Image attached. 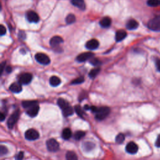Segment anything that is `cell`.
<instances>
[{"instance_id":"26","label":"cell","mask_w":160,"mask_h":160,"mask_svg":"<svg viewBox=\"0 0 160 160\" xmlns=\"http://www.w3.org/2000/svg\"><path fill=\"white\" fill-rule=\"evenodd\" d=\"M147 5L151 7H157L160 6V0H148Z\"/></svg>"},{"instance_id":"6","label":"cell","mask_w":160,"mask_h":160,"mask_svg":"<svg viewBox=\"0 0 160 160\" xmlns=\"http://www.w3.org/2000/svg\"><path fill=\"white\" fill-rule=\"evenodd\" d=\"M35 59L39 63L43 65H48L50 63V59L46 55V54L38 53L35 54Z\"/></svg>"},{"instance_id":"28","label":"cell","mask_w":160,"mask_h":160,"mask_svg":"<svg viewBox=\"0 0 160 160\" xmlns=\"http://www.w3.org/2000/svg\"><path fill=\"white\" fill-rule=\"evenodd\" d=\"M100 71H101V70L99 68H95L94 69H93L89 73V77L91 78H95L96 76L99 74Z\"/></svg>"},{"instance_id":"15","label":"cell","mask_w":160,"mask_h":160,"mask_svg":"<svg viewBox=\"0 0 160 160\" xmlns=\"http://www.w3.org/2000/svg\"><path fill=\"white\" fill-rule=\"evenodd\" d=\"M126 36H127V33L123 29H120L116 32L115 39L117 42H119L123 41Z\"/></svg>"},{"instance_id":"4","label":"cell","mask_w":160,"mask_h":160,"mask_svg":"<svg viewBox=\"0 0 160 160\" xmlns=\"http://www.w3.org/2000/svg\"><path fill=\"white\" fill-rule=\"evenodd\" d=\"M24 136L29 141H34L40 138V134L35 129H29L25 132Z\"/></svg>"},{"instance_id":"23","label":"cell","mask_w":160,"mask_h":160,"mask_svg":"<svg viewBox=\"0 0 160 160\" xmlns=\"http://www.w3.org/2000/svg\"><path fill=\"white\" fill-rule=\"evenodd\" d=\"M38 104V102L36 101H24L22 103V106L24 108L28 109L33 106Z\"/></svg>"},{"instance_id":"9","label":"cell","mask_w":160,"mask_h":160,"mask_svg":"<svg viewBox=\"0 0 160 160\" xmlns=\"http://www.w3.org/2000/svg\"><path fill=\"white\" fill-rule=\"evenodd\" d=\"M94 56V54L91 52H85L81 54H79L77 58V60L79 62H84L88 60H91V59Z\"/></svg>"},{"instance_id":"19","label":"cell","mask_w":160,"mask_h":160,"mask_svg":"<svg viewBox=\"0 0 160 160\" xmlns=\"http://www.w3.org/2000/svg\"><path fill=\"white\" fill-rule=\"evenodd\" d=\"M95 147V145L93 143L90 141H87L83 143V149L85 151H90L93 150Z\"/></svg>"},{"instance_id":"27","label":"cell","mask_w":160,"mask_h":160,"mask_svg":"<svg viewBox=\"0 0 160 160\" xmlns=\"http://www.w3.org/2000/svg\"><path fill=\"white\" fill-rule=\"evenodd\" d=\"M76 22V17L73 14H70L69 15L67 16L66 18V22L67 24H73Z\"/></svg>"},{"instance_id":"22","label":"cell","mask_w":160,"mask_h":160,"mask_svg":"<svg viewBox=\"0 0 160 160\" xmlns=\"http://www.w3.org/2000/svg\"><path fill=\"white\" fill-rule=\"evenodd\" d=\"M71 135H72V132H71V130L70 128H66L63 129L62 133V137L64 140H69L71 137Z\"/></svg>"},{"instance_id":"40","label":"cell","mask_w":160,"mask_h":160,"mask_svg":"<svg viewBox=\"0 0 160 160\" xmlns=\"http://www.w3.org/2000/svg\"><path fill=\"white\" fill-rule=\"evenodd\" d=\"M6 72L8 73H10L11 72V71H12V68H11V66H8L6 69Z\"/></svg>"},{"instance_id":"34","label":"cell","mask_w":160,"mask_h":160,"mask_svg":"<svg viewBox=\"0 0 160 160\" xmlns=\"http://www.w3.org/2000/svg\"><path fill=\"white\" fill-rule=\"evenodd\" d=\"M90 63L92 65H93L95 66H97L101 64V62L99 60H98L97 58H92L90 60Z\"/></svg>"},{"instance_id":"8","label":"cell","mask_w":160,"mask_h":160,"mask_svg":"<svg viewBox=\"0 0 160 160\" xmlns=\"http://www.w3.org/2000/svg\"><path fill=\"white\" fill-rule=\"evenodd\" d=\"M26 18L30 23H38L40 21V17L36 12L29 11L26 13Z\"/></svg>"},{"instance_id":"36","label":"cell","mask_w":160,"mask_h":160,"mask_svg":"<svg viewBox=\"0 0 160 160\" xmlns=\"http://www.w3.org/2000/svg\"><path fill=\"white\" fill-rule=\"evenodd\" d=\"M24 158V153L22 151H21V152L18 153V154L16 156V159L17 160H22Z\"/></svg>"},{"instance_id":"17","label":"cell","mask_w":160,"mask_h":160,"mask_svg":"<svg viewBox=\"0 0 160 160\" xmlns=\"http://www.w3.org/2000/svg\"><path fill=\"white\" fill-rule=\"evenodd\" d=\"M71 3L74 6L78 8L80 10H85L86 5L84 0H71Z\"/></svg>"},{"instance_id":"37","label":"cell","mask_w":160,"mask_h":160,"mask_svg":"<svg viewBox=\"0 0 160 160\" xmlns=\"http://www.w3.org/2000/svg\"><path fill=\"white\" fill-rule=\"evenodd\" d=\"M156 66H157V70L160 72V59H157L155 61Z\"/></svg>"},{"instance_id":"25","label":"cell","mask_w":160,"mask_h":160,"mask_svg":"<svg viewBox=\"0 0 160 160\" xmlns=\"http://www.w3.org/2000/svg\"><path fill=\"white\" fill-rule=\"evenodd\" d=\"M66 160H78L77 154L73 151H68L66 154Z\"/></svg>"},{"instance_id":"21","label":"cell","mask_w":160,"mask_h":160,"mask_svg":"<svg viewBox=\"0 0 160 160\" xmlns=\"http://www.w3.org/2000/svg\"><path fill=\"white\" fill-rule=\"evenodd\" d=\"M62 112H63V115L65 117H68L72 115L74 113V110L73 108L71 107L70 105H69L68 106H67L65 109H62Z\"/></svg>"},{"instance_id":"38","label":"cell","mask_w":160,"mask_h":160,"mask_svg":"<svg viewBox=\"0 0 160 160\" xmlns=\"http://www.w3.org/2000/svg\"><path fill=\"white\" fill-rule=\"evenodd\" d=\"M155 145L157 147H158V148H160V134L158 136V138L157 139V141H156Z\"/></svg>"},{"instance_id":"11","label":"cell","mask_w":160,"mask_h":160,"mask_svg":"<svg viewBox=\"0 0 160 160\" xmlns=\"http://www.w3.org/2000/svg\"><path fill=\"white\" fill-rule=\"evenodd\" d=\"M39 110H40V107L38 105L36 104V105H35V106H33L27 109L26 113L28 116L33 118V117H35L36 116H37L38 114Z\"/></svg>"},{"instance_id":"41","label":"cell","mask_w":160,"mask_h":160,"mask_svg":"<svg viewBox=\"0 0 160 160\" xmlns=\"http://www.w3.org/2000/svg\"><path fill=\"white\" fill-rule=\"evenodd\" d=\"M84 108H85V109H86V110H90L91 109V106H88V105H85V107H84Z\"/></svg>"},{"instance_id":"35","label":"cell","mask_w":160,"mask_h":160,"mask_svg":"<svg viewBox=\"0 0 160 160\" xmlns=\"http://www.w3.org/2000/svg\"><path fill=\"white\" fill-rule=\"evenodd\" d=\"M6 28L5 27L3 26V25H1V26H0V34H1V36H3L6 34Z\"/></svg>"},{"instance_id":"31","label":"cell","mask_w":160,"mask_h":160,"mask_svg":"<svg viewBox=\"0 0 160 160\" xmlns=\"http://www.w3.org/2000/svg\"><path fill=\"white\" fill-rule=\"evenodd\" d=\"M74 109H75V111L76 113H77V114L80 116L81 118H83V115H84V112H83V109L81 108V107L79 106V105H77L74 107Z\"/></svg>"},{"instance_id":"33","label":"cell","mask_w":160,"mask_h":160,"mask_svg":"<svg viewBox=\"0 0 160 160\" xmlns=\"http://www.w3.org/2000/svg\"><path fill=\"white\" fill-rule=\"evenodd\" d=\"M8 150L6 147L3 145H1V146H0V155L3 157L4 155H6L8 153Z\"/></svg>"},{"instance_id":"14","label":"cell","mask_w":160,"mask_h":160,"mask_svg":"<svg viewBox=\"0 0 160 160\" xmlns=\"http://www.w3.org/2000/svg\"><path fill=\"white\" fill-rule=\"evenodd\" d=\"M10 90L15 93H19L22 91V84L19 83H13L10 86Z\"/></svg>"},{"instance_id":"39","label":"cell","mask_w":160,"mask_h":160,"mask_svg":"<svg viewBox=\"0 0 160 160\" xmlns=\"http://www.w3.org/2000/svg\"><path fill=\"white\" fill-rule=\"evenodd\" d=\"M5 117H6V115L5 114H4L3 113H1V114H0V120H1V121H3L5 119Z\"/></svg>"},{"instance_id":"5","label":"cell","mask_w":160,"mask_h":160,"mask_svg":"<svg viewBox=\"0 0 160 160\" xmlns=\"http://www.w3.org/2000/svg\"><path fill=\"white\" fill-rule=\"evenodd\" d=\"M19 111L16 110L15 111L13 114L11 115V116L9 118V119L8 120L7 124L8 128L10 129H12L14 127L15 125L16 124V122L19 119Z\"/></svg>"},{"instance_id":"20","label":"cell","mask_w":160,"mask_h":160,"mask_svg":"<svg viewBox=\"0 0 160 160\" xmlns=\"http://www.w3.org/2000/svg\"><path fill=\"white\" fill-rule=\"evenodd\" d=\"M49 83L51 86L53 87H56L59 86L61 84V79L59 78L58 77H55L53 76L51 77L49 79Z\"/></svg>"},{"instance_id":"3","label":"cell","mask_w":160,"mask_h":160,"mask_svg":"<svg viewBox=\"0 0 160 160\" xmlns=\"http://www.w3.org/2000/svg\"><path fill=\"white\" fill-rule=\"evenodd\" d=\"M46 147L48 151L51 152H55L60 148V144L55 139H49L46 141Z\"/></svg>"},{"instance_id":"32","label":"cell","mask_w":160,"mask_h":160,"mask_svg":"<svg viewBox=\"0 0 160 160\" xmlns=\"http://www.w3.org/2000/svg\"><path fill=\"white\" fill-rule=\"evenodd\" d=\"M85 81V79L83 78V77H79L77 78L76 79L73 80V81L71 82V85H79V84H81L84 82Z\"/></svg>"},{"instance_id":"24","label":"cell","mask_w":160,"mask_h":160,"mask_svg":"<svg viewBox=\"0 0 160 160\" xmlns=\"http://www.w3.org/2000/svg\"><path fill=\"white\" fill-rule=\"evenodd\" d=\"M58 105L61 109H65L67 106H68L70 104L66 102V101L63 98H60L58 99Z\"/></svg>"},{"instance_id":"18","label":"cell","mask_w":160,"mask_h":160,"mask_svg":"<svg viewBox=\"0 0 160 160\" xmlns=\"http://www.w3.org/2000/svg\"><path fill=\"white\" fill-rule=\"evenodd\" d=\"M100 26L103 28H108L111 24V19L109 17H104L99 22Z\"/></svg>"},{"instance_id":"12","label":"cell","mask_w":160,"mask_h":160,"mask_svg":"<svg viewBox=\"0 0 160 160\" xmlns=\"http://www.w3.org/2000/svg\"><path fill=\"white\" fill-rule=\"evenodd\" d=\"M99 44L98 40L95 39H92L90 41H88L86 43V48L90 50H95L98 48Z\"/></svg>"},{"instance_id":"1","label":"cell","mask_w":160,"mask_h":160,"mask_svg":"<svg viewBox=\"0 0 160 160\" xmlns=\"http://www.w3.org/2000/svg\"><path fill=\"white\" fill-rule=\"evenodd\" d=\"M90 110L95 113L96 119L99 121H102L106 118L110 113V109L108 107L97 108L96 106H91Z\"/></svg>"},{"instance_id":"30","label":"cell","mask_w":160,"mask_h":160,"mask_svg":"<svg viewBox=\"0 0 160 160\" xmlns=\"http://www.w3.org/2000/svg\"><path fill=\"white\" fill-rule=\"evenodd\" d=\"M125 136L124 134L123 133H120L116 136L115 141L117 143H118V144H121V143L125 141Z\"/></svg>"},{"instance_id":"7","label":"cell","mask_w":160,"mask_h":160,"mask_svg":"<svg viewBox=\"0 0 160 160\" xmlns=\"http://www.w3.org/2000/svg\"><path fill=\"white\" fill-rule=\"evenodd\" d=\"M33 76L31 73H25L20 75L19 78V83L22 85H28L32 81Z\"/></svg>"},{"instance_id":"13","label":"cell","mask_w":160,"mask_h":160,"mask_svg":"<svg viewBox=\"0 0 160 160\" xmlns=\"http://www.w3.org/2000/svg\"><path fill=\"white\" fill-rule=\"evenodd\" d=\"M63 42V40L61 37L55 36H53L51 39V40H50L49 44L53 48H55V47H57L58 46L60 45L61 43H62Z\"/></svg>"},{"instance_id":"16","label":"cell","mask_w":160,"mask_h":160,"mask_svg":"<svg viewBox=\"0 0 160 160\" xmlns=\"http://www.w3.org/2000/svg\"><path fill=\"white\" fill-rule=\"evenodd\" d=\"M139 26L138 23L134 19H130L126 23V28L129 30H134V29H137V28Z\"/></svg>"},{"instance_id":"10","label":"cell","mask_w":160,"mask_h":160,"mask_svg":"<svg viewBox=\"0 0 160 160\" xmlns=\"http://www.w3.org/2000/svg\"><path fill=\"white\" fill-rule=\"evenodd\" d=\"M126 151L129 154H136L138 151V146L134 142H129L126 146Z\"/></svg>"},{"instance_id":"29","label":"cell","mask_w":160,"mask_h":160,"mask_svg":"<svg viewBox=\"0 0 160 160\" xmlns=\"http://www.w3.org/2000/svg\"><path fill=\"white\" fill-rule=\"evenodd\" d=\"M85 132L83 131H78L74 134V139L77 140H79L85 136Z\"/></svg>"},{"instance_id":"2","label":"cell","mask_w":160,"mask_h":160,"mask_svg":"<svg viewBox=\"0 0 160 160\" xmlns=\"http://www.w3.org/2000/svg\"><path fill=\"white\" fill-rule=\"evenodd\" d=\"M148 27L153 31H160V16L151 19L148 23Z\"/></svg>"}]
</instances>
